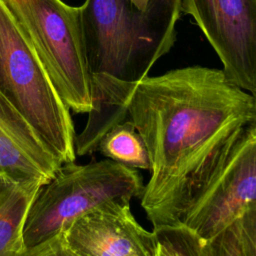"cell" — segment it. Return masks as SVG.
I'll return each instance as SVG.
<instances>
[{
	"mask_svg": "<svg viewBox=\"0 0 256 256\" xmlns=\"http://www.w3.org/2000/svg\"><path fill=\"white\" fill-rule=\"evenodd\" d=\"M253 105H252V121H256V92L252 94Z\"/></svg>",
	"mask_w": 256,
	"mask_h": 256,
	"instance_id": "obj_17",
	"label": "cell"
},
{
	"mask_svg": "<svg viewBox=\"0 0 256 256\" xmlns=\"http://www.w3.org/2000/svg\"><path fill=\"white\" fill-rule=\"evenodd\" d=\"M256 206V121L240 131L217 172L188 208L182 224L211 239Z\"/></svg>",
	"mask_w": 256,
	"mask_h": 256,
	"instance_id": "obj_6",
	"label": "cell"
},
{
	"mask_svg": "<svg viewBox=\"0 0 256 256\" xmlns=\"http://www.w3.org/2000/svg\"><path fill=\"white\" fill-rule=\"evenodd\" d=\"M0 94L22 114L63 164L75 161L76 134L70 109L4 0H0Z\"/></svg>",
	"mask_w": 256,
	"mask_h": 256,
	"instance_id": "obj_3",
	"label": "cell"
},
{
	"mask_svg": "<svg viewBox=\"0 0 256 256\" xmlns=\"http://www.w3.org/2000/svg\"><path fill=\"white\" fill-rule=\"evenodd\" d=\"M252 105L249 92L214 68L190 66L130 83L128 119L152 165L141 206L153 229L182 224L252 121Z\"/></svg>",
	"mask_w": 256,
	"mask_h": 256,
	"instance_id": "obj_1",
	"label": "cell"
},
{
	"mask_svg": "<svg viewBox=\"0 0 256 256\" xmlns=\"http://www.w3.org/2000/svg\"><path fill=\"white\" fill-rule=\"evenodd\" d=\"M82 26L91 74L136 83L176 40L180 0H86Z\"/></svg>",
	"mask_w": 256,
	"mask_h": 256,
	"instance_id": "obj_2",
	"label": "cell"
},
{
	"mask_svg": "<svg viewBox=\"0 0 256 256\" xmlns=\"http://www.w3.org/2000/svg\"><path fill=\"white\" fill-rule=\"evenodd\" d=\"M153 231L178 256H240L234 223L211 239L199 237L183 224Z\"/></svg>",
	"mask_w": 256,
	"mask_h": 256,
	"instance_id": "obj_12",
	"label": "cell"
},
{
	"mask_svg": "<svg viewBox=\"0 0 256 256\" xmlns=\"http://www.w3.org/2000/svg\"><path fill=\"white\" fill-rule=\"evenodd\" d=\"M41 181L0 178V256H19L26 248L24 227Z\"/></svg>",
	"mask_w": 256,
	"mask_h": 256,
	"instance_id": "obj_11",
	"label": "cell"
},
{
	"mask_svg": "<svg viewBox=\"0 0 256 256\" xmlns=\"http://www.w3.org/2000/svg\"><path fill=\"white\" fill-rule=\"evenodd\" d=\"M37 52L57 93L74 113L92 107L81 6L62 0H4Z\"/></svg>",
	"mask_w": 256,
	"mask_h": 256,
	"instance_id": "obj_5",
	"label": "cell"
},
{
	"mask_svg": "<svg viewBox=\"0 0 256 256\" xmlns=\"http://www.w3.org/2000/svg\"><path fill=\"white\" fill-rule=\"evenodd\" d=\"M62 164L40 134L0 94V178L47 183Z\"/></svg>",
	"mask_w": 256,
	"mask_h": 256,
	"instance_id": "obj_9",
	"label": "cell"
},
{
	"mask_svg": "<svg viewBox=\"0 0 256 256\" xmlns=\"http://www.w3.org/2000/svg\"><path fill=\"white\" fill-rule=\"evenodd\" d=\"M223 64L227 77L256 92V0H180Z\"/></svg>",
	"mask_w": 256,
	"mask_h": 256,
	"instance_id": "obj_7",
	"label": "cell"
},
{
	"mask_svg": "<svg viewBox=\"0 0 256 256\" xmlns=\"http://www.w3.org/2000/svg\"><path fill=\"white\" fill-rule=\"evenodd\" d=\"M130 83L105 74H92V107L82 132L75 137L78 156L98 150L101 139L116 125L128 119L126 98Z\"/></svg>",
	"mask_w": 256,
	"mask_h": 256,
	"instance_id": "obj_10",
	"label": "cell"
},
{
	"mask_svg": "<svg viewBox=\"0 0 256 256\" xmlns=\"http://www.w3.org/2000/svg\"><path fill=\"white\" fill-rule=\"evenodd\" d=\"M19 256H81L68 243L65 231L30 247H26Z\"/></svg>",
	"mask_w": 256,
	"mask_h": 256,
	"instance_id": "obj_15",
	"label": "cell"
},
{
	"mask_svg": "<svg viewBox=\"0 0 256 256\" xmlns=\"http://www.w3.org/2000/svg\"><path fill=\"white\" fill-rule=\"evenodd\" d=\"M159 240V239H158ZM160 242V241H159ZM158 256H178L175 251L170 248L168 245H166L165 243L160 242L159 245V251H158Z\"/></svg>",
	"mask_w": 256,
	"mask_h": 256,
	"instance_id": "obj_16",
	"label": "cell"
},
{
	"mask_svg": "<svg viewBox=\"0 0 256 256\" xmlns=\"http://www.w3.org/2000/svg\"><path fill=\"white\" fill-rule=\"evenodd\" d=\"M145 185L136 169L110 159L62 164L35 197L24 227L26 247L65 230L96 207L141 197Z\"/></svg>",
	"mask_w": 256,
	"mask_h": 256,
	"instance_id": "obj_4",
	"label": "cell"
},
{
	"mask_svg": "<svg viewBox=\"0 0 256 256\" xmlns=\"http://www.w3.org/2000/svg\"><path fill=\"white\" fill-rule=\"evenodd\" d=\"M240 256H256V206L234 222Z\"/></svg>",
	"mask_w": 256,
	"mask_h": 256,
	"instance_id": "obj_14",
	"label": "cell"
},
{
	"mask_svg": "<svg viewBox=\"0 0 256 256\" xmlns=\"http://www.w3.org/2000/svg\"><path fill=\"white\" fill-rule=\"evenodd\" d=\"M97 151L105 158L133 169L150 171L152 167L146 144L129 119L107 132Z\"/></svg>",
	"mask_w": 256,
	"mask_h": 256,
	"instance_id": "obj_13",
	"label": "cell"
},
{
	"mask_svg": "<svg viewBox=\"0 0 256 256\" xmlns=\"http://www.w3.org/2000/svg\"><path fill=\"white\" fill-rule=\"evenodd\" d=\"M64 231L69 245L81 256H158L157 235L137 222L127 200L100 205Z\"/></svg>",
	"mask_w": 256,
	"mask_h": 256,
	"instance_id": "obj_8",
	"label": "cell"
}]
</instances>
